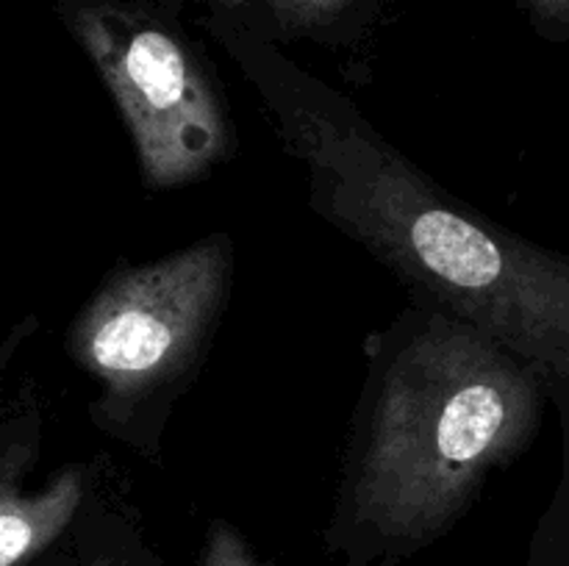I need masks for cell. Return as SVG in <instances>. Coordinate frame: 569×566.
Here are the masks:
<instances>
[{"mask_svg":"<svg viewBox=\"0 0 569 566\" xmlns=\"http://www.w3.org/2000/svg\"><path fill=\"white\" fill-rule=\"evenodd\" d=\"M94 566H128V564H117V560H103V558H100Z\"/></svg>","mask_w":569,"mask_h":566,"instance_id":"9","label":"cell"},{"mask_svg":"<svg viewBox=\"0 0 569 566\" xmlns=\"http://www.w3.org/2000/svg\"><path fill=\"white\" fill-rule=\"evenodd\" d=\"M287 131L331 220L539 377L565 381V259L467 216L353 117L303 100L287 109Z\"/></svg>","mask_w":569,"mask_h":566,"instance_id":"1","label":"cell"},{"mask_svg":"<svg viewBox=\"0 0 569 566\" xmlns=\"http://www.w3.org/2000/svg\"><path fill=\"white\" fill-rule=\"evenodd\" d=\"M226 277L220 239L122 272L76 322V358L120 403L142 397L194 353L217 314Z\"/></svg>","mask_w":569,"mask_h":566,"instance_id":"4","label":"cell"},{"mask_svg":"<svg viewBox=\"0 0 569 566\" xmlns=\"http://www.w3.org/2000/svg\"><path fill=\"white\" fill-rule=\"evenodd\" d=\"M522 3L550 26H565L569 17V0H522Z\"/></svg>","mask_w":569,"mask_h":566,"instance_id":"8","label":"cell"},{"mask_svg":"<svg viewBox=\"0 0 569 566\" xmlns=\"http://www.w3.org/2000/svg\"><path fill=\"white\" fill-rule=\"evenodd\" d=\"M72 31L114 94L156 186L200 178L226 150L214 92L181 39L128 0H83Z\"/></svg>","mask_w":569,"mask_h":566,"instance_id":"3","label":"cell"},{"mask_svg":"<svg viewBox=\"0 0 569 566\" xmlns=\"http://www.w3.org/2000/svg\"><path fill=\"white\" fill-rule=\"evenodd\" d=\"M226 3H242V0H226Z\"/></svg>","mask_w":569,"mask_h":566,"instance_id":"10","label":"cell"},{"mask_svg":"<svg viewBox=\"0 0 569 566\" xmlns=\"http://www.w3.org/2000/svg\"><path fill=\"white\" fill-rule=\"evenodd\" d=\"M26 455L20 447L0 453V566H22L61 536L81 505L83 486L64 472L39 494H22Z\"/></svg>","mask_w":569,"mask_h":566,"instance_id":"5","label":"cell"},{"mask_svg":"<svg viewBox=\"0 0 569 566\" xmlns=\"http://www.w3.org/2000/svg\"><path fill=\"white\" fill-rule=\"evenodd\" d=\"M203 566H256L253 555L244 547L242 536L228 525L217 522L209 530V547H206Z\"/></svg>","mask_w":569,"mask_h":566,"instance_id":"6","label":"cell"},{"mask_svg":"<svg viewBox=\"0 0 569 566\" xmlns=\"http://www.w3.org/2000/svg\"><path fill=\"white\" fill-rule=\"evenodd\" d=\"M542 377L459 320H437L383 377L356 508L387 536L442 527L533 431Z\"/></svg>","mask_w":569,"mask_h":566,"instance_id":"2","label":"cell"},{"mask_svg":"<svg viewBox=\"0 0 569 566\" xmlns=\"http://www.w3.org/2000/svg\"><path fill=\"white\" fill-rule=\"evenodd\" d=\"M267 3L287 20L300 22V26H320L342 14L356 0H267Z\"/></svg>","mask_w":569,"mask_h":566,"instance_id":"7","label":"cell"}]
</instances>
